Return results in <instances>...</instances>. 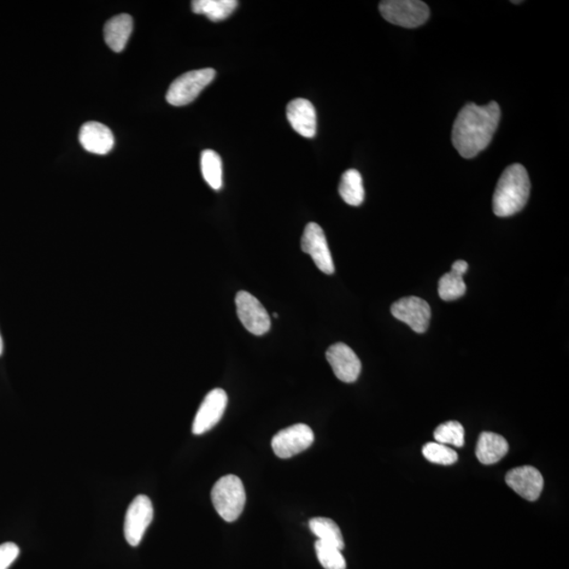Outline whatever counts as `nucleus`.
<instances>
[{
  "label": "nucleus",
  "instance_id": "nucleus-11",
  "mask_svg": "<svg viewBox=\"0 0 569 569\" xmlns=\"http://www.w3.org/2000/svg\"><path fill=\"white\" fill-rule=\"evenodd\" d=\"M228 396L225 390H211L199 407L192 425L193 435L201 436L213 430L225 414Z\"/></svg>",
  "mask_w": 569,
  "mask_h": 569
},
{
  "label": "nucleus",
  "instance_id": "nucleus-28",
  "mask_svg": "<svg viewBox=\"0 0 569 569\" xmlns=\"http://www.w3.org/2000/svg\"><path fill=\"white\" fill-rule=\"evenodd\" d=\"M274 318H279V314H273Z\"/></svg>",
  "mask_w": 569,
  "mask_h": 569
},
{
  "label": "nucleus",
  "instance_id": "nucleus-17",
  "mask_svg": "<svg viewBox=\"0 0 569 569\" xmlns=\"http://www.w3.org/2000/svg\"><path fill=\"white\" fill-rule=\"evenodd\" d=\"M509 446L506 439L494 432L481 433L477 444L478 460L484 465L496 464L508 453Z\"/></svg>",
  "mask_w": 569,
  "mask_h": 569
},
{
  "label": "nucleus",
  "instance_id": "nucleus-8",
  "mask_svg": "<svg viewBox=\"0 0 569 569\" xmlns=\"http://www.w3.org/2000/svg\"><path fill=\"white\" fill-rule=\"evenodd\" d=\"M237 313L250 333L255 336H263L272 327V321L265 307L261 302L247 291H239L236 297Z\"/></svg>",
  "mask_w": 569,
  "mask_h": 569
},
{
  "label": "nucleus",
  "instance_id": "nucleus-27",
  "mask_svg": "<svg viewBox=\"0 0 569 569\" xmlns=\"http://www.w3.org/2000/svg\"><path fill=\"white\" fill-rule=\"evenodd\" d=\"M3 352H4V342H3L2 336H0V356L3 355Z\"/></svg>",
  "mask_w": 569,
  "mask_h": 569
},
{
  "label": "nucleus",
  "instance_id": "nucleus-25",
  "mask_svg": "<svg viewBox=\"0 0 569 569\" xmlns=\"http://www.w3.org/2000/svg\"><path fill=\"white\" fill-rule=\"evenodd\" d=\"M426 460L439 465H453L457 461V454L448 445L439 443H427L423 448Z\"/></svg>",
  "mask_w": 569,
  "mask_h": 569
},
{
  "label": "nucleus",
  "instance_id": "nucleus-9",
  "mask_svg": "<svg viewBox=\"0 0 569 569\" xmlns=\"http://www.w3.org/2000/svg\"><path fill=\"white\" fill-rule=\"evenodd\" d=\"M391 314L416 333H424L431 318L430 305L418 297H403L391 306Z\"/></svg>",
  "mask_w": 569,
  "mask_h": 569
},
{
  "label": "nucleus",
  "instance_id": "nucleus-1",
  "mask_svg": "<svg viewBox=\"0 0 569 569\" xmlns=\"http://www.w3.org/2000/svg\"><path fill=\"white\" fill-rule=\"evenodd\" d=\"M501 119L496 102L479 105L468 104L460 111L453 128V144L464 158L476 157L491 143Z\"/></svg>",
  "mask_w": 569,
  "mask_h": 569
},
{
  "label": "nucleus",
  "instance_id": "nucleus-18",
  "mask_svg": "<svg viewBox=\"0 0 569 569\" xmlns=\"http://www.w3.org/2000/svg\"><path fill=\"white\" fill-rule=\"evenodd\" d=\"M132 30V17L128 14L117 15L105 25V42L111 50L120 53L125 49Z\"/></svg>",
  "mask_w": 569,
  "mask_h": 569
},
{
  "label": "nucleus",
  "instance_id": "nucleus-7",
  "mask_svg": "<svg viewBox=\"0 0 569 569\" xmlns=\"http://www.w3.org/2000/svg\"><path fill=\"white\" fill-rule=\"evenodd\" d=\"M314 442V433L306 424H296L280 431L272 439L275 456L280 459H290L307 450Z\"/></svg>",
  "mask_w": 569,
  "mask_h": 569
},
{
  "label": "nucleus",
  "instance_id": "nucleus-4",
  "mask_svg": "<svg viewBox=\"0 0 569 569\" xmlns=\"http://www.w3.org/2000/svg\"><path fill=\"white\" fill-rule=\"evenodd\" d=\"M381 14L392 25L416 28L430 19V8L420 0H385L379 5Z\"/></svg>",
  "mask_w": 569,
  "mask_h": 569
},
{
  "label": "nucleus",
  "instance_id": "nucleus-5",
  "mask_svg": "<svg viewBox=\"0 0 569 569\" xmlns=\"http://www.w3.org/2000/svg\"><path fill=\"white\" fill-rule=\"evenodd\" d=\"M215 75L213 69H202L180 76L169 88L167 102L175 107L192 103L205 88L213 83Z\"/></svg>",
  "mask_w": 569,
  "mask_h": 569
},
{
  "label": "nucleus",
  "instance_id": "nucleus-14",
  "mask_svg": "<svg viewBox=\"0 0 569 569\" xmlns=\"http://www.w3.org/2000/svg\"><path fill=\"white\" fill-rule=\"evenodd\" d=\"M79 143L90 154L105 155L113 149L115 139L107 126L97 121H88L80 128Z\"/></svg>",
  "mask_w": 569,
  "mask_h": 569
},
{
  "label": "nucleus",
  "instance_id": "nucleus-23",
  "mask_svg": "<svg viewBox=\"0 0 569 569\" xmlns=\"http://www.w3.org/2000/svg\"><path fill=\"white\" fill-rule=\"evenodd\" d=\"M436 442L443 445H453L462 448L465 444V431L459 422L449 421L439 425L435 435Z\"/></svg>",
  "mask_w": 569,
  "mask_h": 569
},
{
  "label": "nucleus",
  "instance_id": "nucleus-21",
  "mask_svg": "<svg viewBox=\"0 0 569 569\" xmlns=\"http://www.w3.org/2000/svg\"><path fill=\"white\" fill-rule=\"evenodd\" d=\"M309 527L320 541L331 544L339 550L344 549L343 535L336 522L328 518H314L309 521Z\"/></svg>",
  "mask_w": 569,
  "mask_h": 569
},
{
  "label": "nucleus",
  "instance_id": "nucleus-24",
  "mask_svg": "<svg viewBox=\"0 0 569 569\" xmlns=\"http://www.w3.org/2000/svg\"><path fill=\"white\" fill-rule=\"evenodd\" d=\"M341 551L320 540L315 542L316 556L325 569H346V561Z\"/></svg>",
  "mask_w": 569,
  "mask_h": 569
},
{
  "label": "nucleus",
  "instance_id": "nucleus-12",
  "mask_svg": "<svg viewBox=\"0 0 569 569\" xmlns=\"http://www.w3.org/2000/svg\"><path fill=\"white\" fill-rule=\"evenodd\" d=\"M328 363L331 364L336 377L345 383H354L359 378L362 364L359 356L348 345L337 343L331 346L326 352Z\"/></svg>",
  "mask_w": 569,
  "mask_h": 569
},
{
  "label": "nucleus",
  "instance_id": "nucleus-2",
  "mask_svg": "<svg viewBox=\"0 0 569 569\" xmlns=\"http://www.w3.org/2000/svg\"><path fill=\"white\" fill-rule=\"evenodd\" d=\"M531 193V180L526 169L520 163L510 165L498 180L492 209L497 216L507 218L525 207Z\"/></svg>",
  "mask_w": 569,
  "mask_h": 569
},
{
  "label": "nucleus",
  "instance_id": "nucleus-19",
  "mask_svg": "<svg viewBox=\"0 0 569 569\" xmlns=\"http://www.w3.org/2000/svg\"><path fill=\"white\" fill-rule=\"evenodd\" d=\"M339 192L346 204L354 207L360 206L365 198L361 173L356 169L344 172Z\"/></svg>",
  "mask_w": 569,
  "mask_h": 569
},
{
  "label": "nucleus",
  "instance_id": "nucleus-3",
  "mask_svg": "<svg viewBox=\"0 0 569 569\" xmlns=\"http://www.w3.org/2000/svg\"><path fill=\"white\" fill-rule=\"evenodd\" d=\"M213 506L226 522H234L242 515L246 504V491L242 480L234 474L221 478L211 491Z\"/></svg>",
  "mask_w": 569,
  "mask_h": 569
},
{
  "label": "nucleus",
  "instance_id": "nucleus-22",
  "mask_svg": "<svg viewBox=\"0 0 569 569\" xmlns=\"http://www.w3.org/2000/svg\"><path fill=\"white\" fill-rule=\"evenodd\" d=\"M201 169L206 183L213 190L222 187V163L221 156L213 150H204L201 155Z\"/></svg>",
  "mask_w": 569,
  "mask_h": 569
},
{
  "label": "nucleus",
  "instance_id": "nucleus-6",
  "mask_svg": "<svg viewBox=\"0 0 569 569\" xmlns=\"http://www.w3.org/2000/svg\"><path fill=\"white\" fill-rule=\"evenodd\" d=\"M154 506L150 498L140 495L134 498L126 513L124 532L129 545L135 548L142 542L146 528L154 520Z\"/></svg>",
  "mask_w": 569,
  "mask_h": 569
},
{
  "label": "nucleus",
  "instance_id": "nucleus-10",
  "mask_svg": "<svg viewBox=\"0 0 569 569\" xmlns=\"http://www.w3.org/2000/svg\"><path fill=\"white\" fill-rule=\"evenodd\" d=\"M301 247L305 254L313 257L316 267L322 273L333 274L334 264L331 252L328 247L325 233L320 225L309 222L303 233Z\"/></svg>",
  "mask_w": 569,
  "mask_h": 569
},
{
  "label": "nucleus",
  "instance_id": "nucleus-26",
  "mask_svg": "<svg viewBox=\"0 0 569 569\" xmlns=\"http://www.w3.org/2000/svg\"><path fill=\"white\" fill-rule=\"evenodd\" d=\"M20 556V548L15 543L7 542L0 545V569H9Z\"/></svg>",
  "mask_w": 569,
  "mask_h": 569
},
{
  "label": "nucleus",
  "instance_id": "nucleus-15",
  "mask_svg": "<svg viewBox=\"0 0 569 569\" xmlns=\"http://www.w3.org/2000/svg\"><path fill=\"white\" fill-rule=\"evenodd\" d=\"M287 119H289L293 130L302 137L313 138L318 128L316 111L314 105L307 99L297 98L287 105Z\"/></svg>",
  "mask_w": 569,
  "mask_h": 569
},
{
  "label": "nucleus",
  "instance_id": "nucleus-13",
  "mask_svg": "<svg viewBox=\"0 0 569 569\" xmlns=\"http://www.w3.org/2000/svg\"><path fill=\"white\" fill-rule=\"evenodd\" d=\"M507 485L527 501H537L542 494L544 479L537 468L522 466L512 469L506 477Z\"/></svg>",
  "mask_w": 569,
  "mask_h": 569
},
{
  "label": "nucleus",
  "instance_id": "nucleus-16",
  "mask_svg": "<svg viewBox=\"0 0 569 569\" xmlns=\"http://www.w3.org/2000/svg\"><path fill=\"white\" fill-rule=\"evenodd\" d=\"M468 264L465 261H456L451 267V272L443 275L439 280V296L443 301H456L466 292V284L463 275L467 272Z\"/></svg>",
  "mask_w": 569,
  "mask_h": 569
},
{
  "label": "nucleus",
  "instance_id": "nucleus-20",
  "mask_svg": "<svg viewBox=\"0 0 569 569\" xmlns=\"http://www.w3.org/2000/svg\"><path fill=\"white\" fill-rule=\"evenodd\" d=\"M238 4L237 0H195L191 8L196 14L207 16L213 21H221L232 14Z\"/></svg>",
  "mask_w": 569,
  "mask_h": 569
}]
</instances>
